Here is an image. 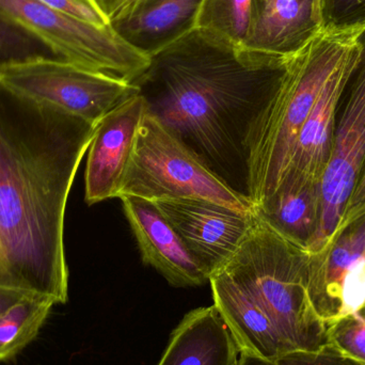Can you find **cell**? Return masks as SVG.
<instances>
[{"mask_svg":"<svg viewBox=\"0 0 365 365\" xmlns=\"http://www.w3.org/2000/svg\"><path fill=\"white\" fill-rule=\"evenodd\" d=\"M323 32L358 34L365 28V0H319Z\"/></svg>","mask_w":365,"mask_h":365,"instance_id":"cell-22","label":"cell"},{"mask_svg":"<svg viewBox=\"0 0 365 365\" xmlns=\"http://www.w3.org/2000/svg\"><path fill=\"white\" fill-rule=\"evenodd\" d=\"M122 197L206 200L237 212H255L251 200L221 181L148 111L118 197Z\"/></svg>","mask_w":365,"mask_h":365,"instance_id":"cell-5","label":"cell"},{"mask_svg":"<svg viewBox=\"0 0 365 365\" xmlns=\"http://www.w3.org/2000/svg\"><path fill=\"white\" fill-rule=\"evenodd\" d=\"M339 104L331 160L321 186V215L310 255L329 246L365 169V28Z\"/></svg>","mask_w":365,"mask_h":365,"instance_id":"cell-8","label":"cell"},{"mask_svg":"<svg viewBox=\"0 0 365 365\" xmlns=\"http://www.w3.org/2000/svg\"><path fill=\"white\" fill-rule=\"evenodd\" d=\"M147 2L148 0H115L108 12L111 25L117 27L119 24L128 23Z\"/></svg>","mask_w":365,"mask_h":365,"instance_id":"cell-26","label":"cell"},{"mask_svg":"<svg viewBox=\"0 0 365 365\" xmlns=\"http://www.w3.org/2000/svg\"><path fill=\"white\" fill-rule=\"evenodd\" d=\"M153 203L210 279L234 257L255 220V210L240 212L206 200Z\"/></svg>","mask_w":365,"mask_h":365,"instance_id":"cell-9","label":"cell"},{"mask_svg":"<svg viewBox=\"0 0 365 365\" xmlns=\"http://www.w3.org/2000/svg\"><path fill=\"white\" fill-rule=\"evenodd\" d=\"M199 0H153L145 4L126 28L138 36H158L175 29L192 16Z\"/></svg>","mask_w":365,"mask_h":365,"instance_id":"cell-20","label":"cell"},{"mask_svg":"<svg viewBox=\"0 0 365 365\" xmlns=\"http://www.w3.org/2000/svg\"><path fill=\"white\" fill-rule=\"evenodd\" d=\"M98 2V6H100L101 10L105 13V14L108 16L109 10H110L111 6H113L115 0H96Z\"/></svg>","mask_w":365,"mask_h":365,"instance_id":"cell-28","label":"cell"},{"mask_svg":"<svg viewBox=\"0 0 365 365\" xmlns=\"http://www.w3.org/2000/svg\"><path fill=\"white\" fill-rule=\"evenodd\" d=\"M55 304L51 298L30 295L0 315V362L13 359L36 338Z\"/></svg>","mask_w":365,"mask_h":365,"instance_id":"cell-18","label":"cell"},{"mask_svg":"<svg viewBox=\"0 0 365 365\" xmlns=\"http://www.w3.org/2000/svg\"><path fill=\"white\" fill-rule=\"evenodd\" d=\"M255 212L298 246L309 250L319 223L321 186L309 182H281Z\"/></svg>","mask_w":365,"mask_h":365,"instance_id":"cell-17","label":"cell"},{"mask_svg":"<svg viewBox=\"0 0 365 365\" xmlns=\"http://www.w3.org/2000/svg\"><path fill=\"white\" fill-rule=\"evenodd\" d=\"M145 113L147 102L137 93L98 122L86 166L85 199L89 205L119 197Z\"/></svg>","mask_w":365,"mask_h":365,"instance_id":"cell-10","label":"cell"},{"mask_svg":"<svg viewBox=\"0 0 365 365\" xmlns=\"http://www.w3.org/2000/svg\"><path fill=\"white\" fill-rule=\"evenodd\" d=\"M309 259L255 212L234 257L210 279L214 306L240 354L272 359L329 343L309 297Z\"/></svg>","mask_w":365,"mask_h":365,"instance_id":"cell-3","label":"cell"},{"mask_svg":"<svg viewBox=\"0 0 365 365\" xmlns=\"http://www.w3.org/2000/svg\"><path fill=\"white\" fill-rule=\"evenodd\" d=\"M237 365H361L327 343L315 349H295L272 359L240 354Z\"/></svg>","mask_w":365,"mask_h":365,"instance_id":"cell-21","label":"cell"},{"mask_svg":"<svg viewBox=\"0 0 365 365\" xmlns=\"http://www.w3.org/2000/svg\"><path fill=\"white\" fill-rule=\"evenodd\" d=\"M120 199L145 265L155 268L175 287L210 282L207 274L153 202L134 197Z\"/></svg>","mask_w":365,"mask_h":365,"instance_id":"cell-12","label":"cell"},{"mask_svg":"<svg viewBox=\"0 0 365 365\" xmlns=\"http://www.w3.org/2000/svg\"><path fill=\"white\" fill-rule=\"evenodd\" d=\"M357 51L358 44L324 86L298 135L291 160L279 185L281 182H309L322 186L334 150L341 96Z\"/></svg>","mask_w":365,"mask_h":365,"instance_id":"cell-13","label":"cell"},{"mask_svg":"<svg viewBox=\"0 0 365 365\" xmlns=\"http://www.w3.org/2000/svg\"><path fill=\"white\" fill-rule=\"evenodd\" d=\"M0 14L81 68L135 83L153 61L151 51L137 46L115 26L92 25L38 0H0Z\"/></svg>","mask_w":365,"mask_h":365,"instance_id":"cell-6","label":"cell"},{"mask_svg":"<svg viewBox=\"0 0 365 365\" xmlns=\"http://www.w3.org/2000/svg\"><path fill=\"white\" fill-rule=\"evenodd\" d=\"M328 341L344 355L365 365V304L328 326Z\"/></svg>","mask_w":365,"mask_h":365,"instance_id":"cell-23","label":"cell"},{"mask_svg":"<svg viewBox=\"0 0 365 365\" xmlns=\"http://www.w3.org/2000/svg\"><path fill=\"white\" fill-rule=\"evenodd\" d=\"M34 294L26 293L19 289H9V287H0V315L4 314L9 309L12 308L15 304L28 296Z\"/></svg>","mask_w":365,"mask_h":365,"instance_id":"cell-27","label":"cell"},{"mask_svg":"<svg viewBox=\"0 0 365 365\" xmlns=\"http://www.w3.org/2000/svg\"><path fill=\"white\" fill-rule=\"evenodd\" d=\"M237 346L216 307L187 313L158 365H237Z\"/></svg>","mask_w":365,"mask_h":365,"instance_id":"cell-14","label":"cell"},{"mask_svg":"<svg viewBox=\"0 0 365 365\" xmlns=\"http://www.w3.org/2000/svg\"><path fill=\"white\" fill-rule=\"evenodd\" d=\"M91 1H93V2H94V4H98V2H96V0H91ZM100 9H101V8H100Z\"/></svg>","mask_w":365,"mask_h":365,"instance_id":"cell-29","label":"cell"},{"mask_svg":"<svg viewBox=\"0 0 365 365\" xmlns=\"http://www.w3.org/2000/svg\"><path fill=\"white\" fill-rule=\"evenodd\" d=\"M51 8L98 27L110 26L108 16L91 0H38Z\"/></svg>","mask_w":365,"mask_h":365,"instance_id":"cell-24","label":"cell"},{"mask_svg":"<svg viewBox=\"0 0 365 365\" xmlns=\"http://www.w3.org/2000/svg\"><path fill=\"white\" fill-rule=\"evenodd\" d=\"M257 11V0H199L189 32L207 46L248 63L245 51Z\"/></svg>","mask_w":365,"mask_h":365,"instance_id":"cell-16","label":"cell"},{"mask_svg":"<svg viewBox=\"0 0 365 365\" xmlns=\"http://www.w3.org/2000/svg\"><path fill=\"white\" fill-rule=\"evenodd\" d=\"M151 53V68L134 83L148 113L221 181L251 200V140L289 56L255 66L210 46H163Z\"/></svg>","mask_w":365,"mask_h":365,"instance_id":"cell-2","label":"cell"},{"mask_svg":"<svg viewBox=\"0 0 365 365\" xmlns=\"http://www.w3.org/2000/svg\"><path fill=\"white\" fill-rule=\"evenodd\" d=\"M0 85L96 125L118 105L139 93L132 81L60 59L4 68Z\"/></svg>","mask_w":365,"mask_h":365,"instance_id":"cell-7","label":"cell"},{"mask_svg":"<svg viewBox=\"0 0 365 365\" xmlns=\"http://www.w3.org/2000/svg\"><path fill=\"white\" fill-rule=\"evenodd\" d=\"M358 34L322 32L289 56L280 85L251 140L249 188L255 207L276 191L304 122L328 78L355 51Z\"/></svg>","mask_w":365,"mask_h":365,"instance_id":"cell-4","label":"cell"},{"mask_svg":"<svg viewBox=\"0 0 365 365\" xmlns=\"http://www.w3.org/2000/svg\"><path fill=\"white\" fill-rule=\"evenodd\" d=\"M62 60L48 45L0 14V71L38 60Z\"/></svg>","mask_w":365,"mask_h":365,"instance_id":"cell-19","label":"cell"},{"mask_svg":"<svg viewBox=\"0 0 365 365\" xmlns=\"http://www.w3.org/2000/svg\"><path fill=\"white\" fill-rule=\"evenodd\" d=\"M365 220V169L364 175L360 178L353 195L349 197L345 207L344 214L341 219L340 225L336 229V234L332 238L331 242H334L341 235L344 230L353 225L362 222Z\"/></svg>","mask_w":365,"mask_h":365,"instance_id":"cell-25","label":"cell"},{"mask_svg":"<svg viewBox=\"0 0 365 365\" xmlns=\"http://www.w3.org/2000/svg\"><path fill=\"white\" fill-rule=\"evenodd\" d=\"M365 257V220L351 225L331 246L309 259V297L313 310L326 326L341 319L343 283L351 266Z\"/></svg>","mask_w":365,"mask_h":365,"instance_id":"cell-15","label":"cell"},{"mask_svg":"<svg viewBox=\"0 0 365 365\" xmlns=\"http://www.w3.org/2000/svg\"><path fill=\"white\" fill-rule=\"evenodd\" d=\"M259 11L245 60L272 66L310 44L323 32L319 0H257Z\"/></svg>","mask_w":365,"mask_h":365,"instance_id":"cell-11","label":"cell"},{"mask_svg":"<svg viewBox=\"0 0 365 365\" xmlns=\"http://www.w3.org/2000/svg\"><path fill=\"white\" fill-rule=\"evenodd\" d=\"M96 128L0 85V287L68 302L64 216Z\"/></svg>","mask_w":365,"mask_h":365,"instance_id":"cell-1","label":"cell"}]
</instances>
